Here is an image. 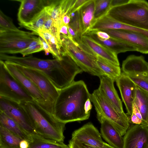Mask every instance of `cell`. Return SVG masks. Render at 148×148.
Listing matches in <instances>:
<instances>
[{
	"instance_id": "25",
	"label": "cell",
	"mask_w": 148,
	"mask_h": 148,
	"mask_svg": "<svg viewBox=\"0 0 148 148\" xmlns=\"http://www.w3.org/2000/svg\"><path fill=\"white\" fill-rule=\"evenodd\" d=\"M134 103L140 112L144 123L148 125V92L136 86Z\"/></svg>"
},
{
	"instance_id": "31",
	"label": "cell",
	"mask_w": 148,
	"mask_h": 148,
	"mask_svg": "<svg viewBox=\"0 0 148 148\" xmlns=\"http://www.w3.org/2000/svg\"><path fill=\"white\" fill-rule=\"evenodd\" d=\"M47 13L44 8L28 23L20 25L27 29L32 31L35 35L42 28L46 19Z\"/></svg>"
},
{
	"instance_id": "26",
	"label": "cell",
	"mask_w": 148,
	"mask_h": 148,
	"mask_svg": "<svg viewBox=\"0 0 148 148\" xmlns=\"http://www.w3.org/2000/svg\"><path fill=\"white\" fill-rule=\"evenodd\" d=\"M28 148H69L64 143H60L45 138L38 134L30 135Z\"/></svg>"
},
{
	"instance_id": "27",
	"label": "cell",
	"mask_w": 148,
	"mask_h": 148,
	"mask_svg": "<svg viewBox=\"0 0 148 148\" xmlns=\"http://www.w3.org/2000/svg\"><path fill=\"white\" fill-rule=\"evenodd\" d=\"M21 138L0 125V148H21Z\"/></svg>"
},
{
	"instance_id": "44",
	"label": "cell",
	"mask_w": 148,
	"mask_h": 148,
	"mask_svg": "<svg viewBox=\"0 0 148 148\" xmlns=\"http://www.w3.org/2000/svg\"><path fill=\"white\" fill-rule=\"evenodd\" d=\"M68 146L69 148H80L75 142L71 139L69 141Z\"/></svg>"
},
{
	"instance_id": "32",
	"label": "cell",
	"mask_w": 148,
	"mask_h": 148,
	"mask_svg": "<svg viewBox=\"0 0 148 148\" xmlns=\"http://www.w3.org/2000/svg\"><path fill=\"white\" fill-rule=\"evenodd\" d=\"M94 18L97 20L106 15L111 8V0H95Z\"/></svg>"
},
{
	"instance_id": "16",
	"label": "cell",
	"mask_w": 148,
	"mask_h": 148,
	"mask_svg": "<svg viewBox=\"0 0 148 148\" xmlns=\"http://www.w3.org/2000/svg\"><path fill=\"white\" fill-rule=\"evenodd\" d=\"M115 81L125 106L127 114L130 116L132 112L136 86L127 75L123 72Z\"/></svg>"
},
{
	"instance_id": "38",
	"label": "cell",
	"mask_w": 148,
	"mask_h": 148,
	"mask_svg": "<svg viewBox=\"0 0 148 148\" xmlns=\"http://www.w3.org/2000/svg\"><path fill=\"white\" fill-rule=\"evenodd\" d=\"M59 32L60 38H65L73 40L72 37L69 32L67 25L62 24L60 27Z\"/></svg>"
},
{
	"instance_id": "11",
	"label": "cell",
	"mask_w": 148,
	"mask_h": 148,
	"mask_svg": "<svg viewBox=\"0 0 148 148\" xmlns=\"http://www.w3.org/2000/svg\"><path fill=\"white\" fill-rule=\"evenodd\" d=\"M4 62L10 73L23 86L34 101L48 111L46 100L35 85L20 72L12 62L8 61Z\"/></svg>"
},
{
	"instance_id": "8",
	"label": "cell",
	"mask_w": 148,
	"mask_h": 148,
	"mask_svg": "<svg viewBox=\"0 0 148 148\" xmlns=\"http://www.w3.org/2000/svg\"><path fill=\"white\" fill-rule=\"evenodd\" d=\"M0 97L19 103L34 101L23 86L10 73L4 62L1 60Z\"/></svg>"
},
{
	"instance_id": "19",
	"label": "cell",
	"mask_w": 148,
	"mask_h": 148,
	"mask_svg": "<svg viewBox=\"0 0 148 148\" xmlns=\"http://www.w3.org/2000/svg\"><path fill=\"white\" fill-rule=\"evenodd\" d=\"M99 78L100 84L98 88L99 91L118 111L124 113L121 101L114 86V81L106 75Z\"/></svg>"
},
{
	"instance_id": "9",
	"label": "cell",
	"mask_w": 148,
	"mask_h": 148,
	"mask_svg": "<svg viewBox=\"0 0 148 148\" xmlns=\"http://www.w3.org/2000/svg\"><path fill=\"white\" fill-rule=\"evenodd\" d=\"M33 32L0 30V53H19L36 38Z\"/></svg>"
},
{
	"instance_id": "17",
	"label": "cell",
	"mask_w": 148,
	"mask_h": 148,
	"mask_svg": "<svg viewBox=\"0 0 148 148\" xmlns=\"http://www.w3.org/2000/svg\"><path fill=\"white\" fill-rule=\"evenodd\" d=\"M97 118L101 124V136L108 144L115 148H123V138L108 120L97 114Z\"/></svg>"
},
{
	"instance_id": "33",
	"label": "cell",
	"mask_w": 148,
	"mask_h": 148,
	"mask_svg": "<svg viewBox=\"0 0 148 148\" xmlns=\"http://www.w3.org/2000/svg\"><path fill=\"white\" fill-rule=\"evenodd\" d=\"M0 30L17 32L21 30L13 23L11 18L0 10Z\"/></svg>"
},
{
	"instance_id": "29",
	"label": "cell",
	"mask_w": 148,
	"mask_h": 148,
	"mask_svg": "<svg viewBox=\"0 0 148 148\" xmlns=\"http://www.w3.org/2000/svg\"><path fill=\"white\" fill-rule=\"evenodd\" d=\"M42 37L48 45L50 49V53L53 57L58 60L62 59L61 49L62 44L49 32L40 31L37 35Z\"/></svg>"
},
{
	"instance_id": "39",
	"label": "cell",
	"mask_w": 148,
	"mask_h": 148,
	"mask_svg": "<svg viewBox=\"0 0 148 148\" xmlns=\"http://www.w3.org/2000/svg\"><path fill=\"white\" fill-rule=\"evenodd\" d=\"M74 141V140H73ZM80 148H97L89 145L80 143L77 141H74ZM102 148H115L106 143L104 142Z\"/></svg>"
},
{
	"instance_id": "22",
	"label": "cell",
	"mask_w": 148,
	"mask_h": 148,
	"mask_svg": "<svg viewBox=\"0 0 148 148\" xmlns=\"http://www.w3.org/2000/svg\"><path fill=\"white\" fill-rule=\"evenodd\" d=\"M95 0H88L78 10L82 36L88 32L96 21Z\"/></svg>"
},
{
	"instance_id": "20",
	"label": "cell",
	"mask_w": 148,
	"mask_h": 148,
	"mask_svg": "<svg viewBox=\"0 0 148 148\" xmlns=\"http://www.w3.org/2000/svg\"><path fill=\"white\" fill-rule=\"evenodd\" d=\"M122 70L127 75L145 74L148 73V62L142 56L130 55L123 61Z\"/></svg>"
},
{
	"instance_id": "4",
	"label": "cell",
	"mask_w": 148,
	"mask_h": 148,
	"mask_svg": "<svg viewBox=\"0 0 148 148\" xmlns=\"http://www.w3.org/2000/svg\"><path fill=\"white\" fill-rule=\"evenodd\" d=\"M106 15L121 23L148 30V2L146 1L129 0L111 8Z\"/></svg>"
},
{
	"instance_id": "36",
	"label": "cell",
	"mask_w": 148,
	"mask_h": 148,
	"mask_svg": "<svg viewBox=\"0 0 148 148\" xmlns=\"http://www.w3.org/2000/svg\"><path fill=\"white\" fill-rule=\"evenodd\" d=\"M69 16L71 21L68 25L76 32L79 37L81 38L82 34L78 10L71 14Z\"/></svg>"
},
{
	"instance_id": "41",
	"label": "cell",
	"mask_w": 148,
	"mask_h": 148,
	"mask_svg": "<svg viewBox=\"0 0 148 148\" xmlns=\"http://www.w3.org/2000/svg\"><path fill=\"white\" fill-rule=\"evenodd\" d=\"M129 0H111V8L125 4L128 2Z\"/></svg>"
},
{
	"instance_id": "13",
	"label": "cell",
	"mask_w": 148,
	"mask_h": 148,
	"mask_svg": "<svg viewBox=\"0 0 148 148\" xmlns=\"http://www.w3.org/2000/svg\"><path fill=\"white\" fill-rule=\"evenodd\" d=\"M123 138V148H144L148 145V125L132 124Z\"/></svg>"
},
{
	"instance_id": "15",
	"label": "cell",
	"mask_w": 148,
	"mask_h": 148,
	"mask_svg": "<svg viewBox=\"0 0 148 148\" xmlns=\"http://www.w3.org/2000/svg\"><path fill=\"white\" fill-rule=\"evenodd\" d=\"M20 5L17 14L19 25L26 24L31 21L50 2L51 0H16Z\"/></svg>"
},
{
	"instance_id": "23",
	"label": "cell",
	"mask_w": 148,
	"mask_h": 148,
	"mask_svg": "<svg viewBox=\"0 0 148 148\" xmlns=\"http://www.w3.org/2000/svg\"><path fill=\"white\" fill-rule=\"evenodd\" d=\"M84 35L90 37L117 55L121 53L137 51L134 46L111 36L109 39L103 40L98 38L89 33Z\"/></svg>"
},
{
	"instance_id": "43",
	"label": "cell",
	"mask_w": 148,
	"mask_h": 148,
	"mask_svg": "<svg viewBox=\"0 0 148 148\" xmlns=\"http://www.w3.org/2000/svg\"><path fill=\"white\" fill-rule=\"evenodd\" d=\"M21 148H28L29 147V143L26 140H22L20 143Z\"/></svg>"
},
{
	"instance_id": "14",
	"label": "cell",
	"mask_w": 148,
	"mask_h": 148,
	"mask_svg": "<svg viewBox=\"0 0 148 148\" xmlns=\"http://www.w3.org/2000/svg\"><path fill=\"white\" fill-rule=\"evenodd\" d=\"M71 139L97 148H102L105 142L98 129L90 122L75 130Z\"/></svg>"
},
{
	"instance_id": "34",
	"label": "cell",
	"mask_w": 148,
	"mask_h": 148,
	"mask_svg": "<svg viewBox=\"0 0 148 148\" xmlns=\"http://www.w3.org/2000/svg\"><path fill=\"white\" fill-rule=\"evenodd\" d=\"M127 76L137 86L148 92V73Z\"/></svg>"
},
{
	"instance_id": "18",
	"label": "cell",
	"mask_w": 148,
	"mask_h": 148,
	"mask_svg": "<svg viewBox=\"0 0 148 148\" xmlns=\"http://www.w3.org/2000/svg\"><path fill=\"white\" fill-rule=\"evenodd\" d=\"M108 29L129 30L140 33L148 38V30L134 27L121 23L105 15L97 20L91 28L92 30Z\"/></svg>"
},
{
	"instance_id": "6",
	"label": "cell",
	"mask_w": 148,
	"mask_h": 148,
	"mask_svg": "<svg viewBox=\"0 0 148 148\" xmlns=\"http://www.w3.org/2000/svg\"><path fill=\"white\" fill-rule=\"evenodd\" d=\"M61 51L69 56L83 71L99 78L106 75L98 65L96 57L81 49L73 40L61 37Z\"/></svg>"
},
{
	"instance_id": "37",
	"label": "cell",
	"mask_w": 148,
	"mask_h": 148,
	"mask_svg": "<svg viewBox=\"0 0 148 148\" xmlns=\"http://www.w3.org/2000/svg\"><path fill=\"white\" fill-rule=\"evenodd\" d=\"M54 26H55V25L52 19L50 16L47 14V17L44 24L42 28L38 32L40 31L50 32L52 28Z\"/></svg>"
},
{
	"instance_id": "5",
	"label": "cell",
	"mask_w": 148,
	"mask_h": 148,
	"mask_svg": "<svg viewBox=\"0 0 148 148\" xmlns=\"http://www.w3.org/2000/svg\"><path fill=\"white\" fill-rule=\"evenodd\" d=\"M90 99L94 106L97 114L109 121L121 136H124L130 125L127 114L118 111L106 99L98 88L90 94Z\"/></svg>"
},
{
	"instance_id": "42",
	"label": "cell",
	"mask_w": 148,
	"mask_h": 148,
	"mask_svg": "<svg viewBox=\"0 0 148 148\" xmlns=\"http://www.w3.org/2000/svg\"><path fill=\"white\" fill-rule=\"evenodd\" d=\"M71 21L70 17L68 15H65L62 18V24L68 25L69 23Z\"/></svg>"
},
{
	"instance_id": "7",
	"label": "cell",
	"mask_w": 148,
	"mask_h": 148,
	"mask_svg": "<svg viewBox=\"0 0 148 148\" xmlns=\"http://www.w3.org/2000/svg\"><path fill=\"white\" fill-rule=\"evenodd\" d=\"M12 63L17 69L32 81L39 90L46 100L49 112L53 114V106L58 95L59 90L42 71Z\"/></svg>"
},
{
	"instance_id": "28",
	"label": "cell",
	"mask_w": 148,
	"mask_h": 148,
	"mask_svg": "<svg viewBox=\"0 0 148 148\" xmlns=\"http://www.w3.org/2000/svg\"><path fill=\"white\" fill-rule=\"evenodd\" d=\"M96 57L98 65L106 75L116 81L121 73L119 66L99 56H97Z\"/></svg>"
},
{
	"instance_id": "21",
	"label": "cell",
	"mask_w": 148,
	"mask_h": 148,
	"mask_svg": "<svg viewBox=\"0 0 148 148\" xmlns=\"http://www.w3.org/2000/svg\"><path fill=\"white\" fill-rule=\"evenodd\" d=\"M81 40L95 56H99L119 66L117 54L89 37L83 35Z\"/></svg>"
},
{
	"instance_id": "2",
	"label": "cell",
	"mask_w": 148,
	"mask_h": 148,
	"mask_svg": "<svg viewBox=\"0 0 148 148\" xmlns=\"http://www.w3.org/2000/svg\"><path fill=\"white\" fill-rule=\"evenodd\" d=\"M61 55V60L42 59L32 56L17 57L15 62L42 71L59 90L71 84L76 75L83 71L68 55L62 52Z\"/></svg>"
},
{
	"instance_id": "24",
	"label": "cell",
	"mask_w": 148,
	"mask_h": 148,
	"mask_svg": "<svg viewBox=\"0 0 148 148\" xmlns=\"http://www.w3.org/2000/svg\"><path fill=\"white\" fill-rule=\"evenodd\" d=\"M0 125H1L17 135L23 140L29 143L31 136L27 133L12 119L3 112L0 111Z\"/></svg>"
},
{
	"instance_id": "40",
	"label": "cell",
	"mask_w": 148,
	"mask_h": 148,
	"mask_svg": "<svg viewBox=\"0 0 148 148\" xmlns=\"http://www.w3.org/2000/svg\"><path fill=\"white\" fill-rule=\"evenodd\" d=\"M42 45L43 50L45 51L46 55H48L49 53H50V49L48 45L45 40L40 36H38Z\"/></svg>"
},
{
	"instance_id": "1",
	"label": "cell",
	"mask_w": 148,
	"mask_h": 148,
	"mask_svg": "<svg viewBox=\"0 0 148 148\" xmlns=\"http://www.w3.org/2000/svg\"><path fill=\"white\" fill-rule=\"evenodd\" d=\"M90 95L83 81H74L59 90L53 114L58 120L66 124L88 119L90 113L86 111L85 107Z\"/></svg>"
},
{
	"instance_id": "3",
	"label": "cell",
	"mask_w": 148,
	"mask_h": 148,
	"mask_svg": "<svg viewBox=\"0 0 148 148\" xmlns=\"http://www.w3.org/2000/svg\"><path fill=\"white\" fill-rule=\"evenodd\" d=\"M20 103L28 114L37 134L46 138L64 143L66 123L58 120L52 114L35 101Z\"/></svg>"
},
{
	"instance_id": "45",
	"label": "cell",
	"mask_w": 148,
	"mask_h": 148,
	"mask_svg": "<svg viewBox=\"0 0 148 148\" xmlns=\"http://www.w3.org/2000/svg\"><path fill=\"white\" fill-rule=\"evenodd\" d=\"M144 148H148V145L145 146Z\"/></svg>"
},
{
	"instance_id": "10",
	"label": "cell",
	"mask_w": 148,
	"mask_h": 148,
	"mask_svg": "<svg viewBox=\"0 0 148 148\" xmlns=\"http://www.w3.org/2000/svg\"><path fill=\"white\" fill-rule=\"evenodd\" d=\"M0 111L14 120L28 135L37 134L28 114L20 103L0 97Z\"/></svg>"
},
{
	"instance_id": "30",
	"label": "cell",
	"mask_w": 148,
	"mask_h": 148,
	"mask_svg": "<svg viewBox=\"0 0 148 148\" xmlns=\"http://www.w3.org/2000/svg\"><path fill=\"white\" fill-rule=\"evenodd\" d=\"M61 0H51L45 7L47 13L50 16L55 26L59 31L62 24L61 10Z\"/></svg>"
},
{
	"instance_id": "35",
	"label": "cell",
	"mask_w": 148,
	"mask_h": 148,
	"mask_svg": "<svg viewBox=\"0 0 148 148\" xmlns=\"http://www.w3.org/2000/svg\"><path fill=\"white\" fill-rule=\"evenodd\" d=\"M43 50V48L39 37L36 38L25 49L20 52L24 57L25 56Z\"/></svg>"
},
{
	"instance_id": "12",
	"label": "cell",
	"mask_w": 148,
	"mask_h": 148,
	"mask_svg": "<svg viewBox=\"0 0 148 148\" xmlns=\"http://www.w3.org/2000/svg\"><path fill=\"white\" fill-rule=\"evenodd\" d=\"M102 31L112 37L134 46L137 51L143 53H148V38L140 33L123 29H108Z\"/></svg>"
}]
</instances>
